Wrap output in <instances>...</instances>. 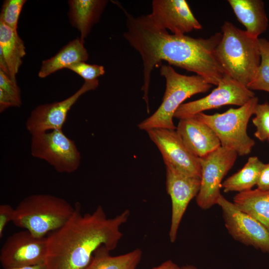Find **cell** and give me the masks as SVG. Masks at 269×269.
Instances as JSON below:
<instances>
[{
  "label": "cell",
  "mask_w": 269,
  "mask_h": 269,
  "mask_svg": "<svg viewBox=\"0 0 269 269\" xmlns=\"http://www.w3.org/2000/svg\"><path fill=\"white\" fill-rule=\"evenodd\" d=\"M74 210L75 207L63 198L48 194H32L18 203L12 223L35 237L43 238L62 227Z\"/></svg>",
  "instance_id": "277c9868"
},
{
  "label": "cell",
  "mask_w": 269,
  "mask_h": 269,
  "mask_svg": "<svg viewBox=\"0 0 269 269\" xmlns=\"http://www.w3.org/2000/svg\"><path fill=\"white\" fill-rule=\"evenodd\" d=\"M98 80L85 81L74 94L61 101L36 107L26 120V130L32 135L55 130H62L68 112L79 98L85 93L95 90Z\"/></svg>",
  "instance_id": "5bb4252c"
},
{
  "label": "cell",
  "mask_w": 269,
  "mask_h": 269,
  "mask_svg": "<svg viewBox=\"0 0 269 269\" xmlns=\"http://www.w3.org/2000/svg\"><path fill=\"white\" fill-rule=\"evenodd\" d=\"M254 97L253 91L225 74L209 95L181 105L174 113V118L181 120L228 105L241 107Z\"/></svg>",
  "instance_id": "30bf717a"
},
{
  "label": "cell",
  "mask_w": 269,
  "mask_h": 269,
  "mask_svg": "<svg viewBox=\"0 0 269 269\" xmlns=\"http://www.w3.org/2000/svg\"><path fill=\"white\" fill-rule=\"evenodd\" d=\"M152 269H181V267H179L172 261L168 260Z\"/></svg>",
  "instance_id": "1f68e13d"
},
{
  "label": "cell",
  "mask_w": 269,
  "mask_h": 269,
  "mask_svg": "<svg viewBox=\"0 0 269 269\" xmlns=\"http://www.w3.org/2000/svg\"><path fill=\"white\" fill-rule=\"evenodd\" d=\"M216 56L225 74L246 87L254 79L261 63L259 38L250 36L229 21L222 26Z\"/></svg>",
  "instance_id": "3957f363"
},
{
  "label": "cell",
  "mask_w": 269,
  "mask_h": 269,
  "mask_svg": "<svg viewBox=\"0 0 269 269\" xmlns=\"http://www.w3.org/2000/svg\"><path fill=\"white\" fill-rule=\"evenodd\" d=\"M126 209L113 218H108L102 206L92 213L83 214L77 202L68 221L47 237V269H84L95 251L105 246L110 251L123 237L121 227L128 220Z\"/></svg>",
  "instance_id": "7a4b0ae2"
},
{
  "label": "cell",
  "mask_w": 269,
  "mask_h": 269,
  "mask_svg": "<svg viewBox=\"0 0 269 269\" xmlns=\"http://www.w3.org/2000/svg\"><path fill=\"white\" fill-rule=\"evenodd\" d=\"M160 73L166 81L162 103L152 115L137 126L140 130L146 132L155 128L175 130L173 118L179 107L187 99L205 93L212 86L199 75L187 76L177 73L170 65H161Z\"/></svg>",
  "instance_id": "5b68a950"
},
{
  "label": "cell",
  "mask_w": 269,
  "mask_h": 269,
  "mask_svg": "<svg viewBox=\"0 0 269 269\" xmlns=\"http://www.w3.org/2000/svg\"><path fill=\"white\" fill-rule=\"evenodd\" d=\"M88 53L80 38L69 42L57 53L49 59L44 60L38 72L40 78H45L63 68H68L75 64L85 62Z\"/></svg>",
  "instance_id": "ffe728a7"
},
{
  "label": "cell",
  "mask_w": 269,
  "mask_h": 269,
  "mask_svg": "<svg viewBox=\"0 0 269 269\" xmlns=\"http://www.w3.org/2000/svg\"><path fill=\"white\" fill-rule=\"evenodd\" d=\"M238 155L235 151L221 146L199 158L201 183L196 200L200 208L206 210L217 204L221 195L222 181L233 166Z\"/></svg>",
  "instance_id": "ba28073f"
},
{
  "label": "cell",
  "mask_w": 269,
  "mask_h": 269,
  "mask_svg": "<svg viewBox=\"0 0 269 269\" xmlns=\"http://www.w3.org/2000/svg\"><path fill=\"white\" fill-rule=\"evenodd\" d=\"M25 0H6L3 2L0 21L17 31L19 16Z\"/></svg>",
  "instance_id": "484cf974"
},
{
  "label": "cell",
  "mask_w": 269,
  "mask_h": 269,
  "mask_svg": "<svg viewBox=\"0 0 269 269\" xmlns=\"http://www.w3.org/2000/svg\"><path fill=\"white\" fill-rule=\"evenodd\" d=\"M253 119V124L256 127L254 135L260 141L269 140V103L258 104Z\"/></svg>",
  "instance_id": "d4e9b609"
},
{
  "label": "cell",
  "mask_w": 269,
  "mask_h": 269,
  "mask_svg": "<svg viewBox=\"0 0 269 269\" xmlns=\"http://www.w3.org/2000/svg\"><path fill=\"white\" fill-rule=\"evenodd\" d=\"M127 30L125 38L140 54L143 63V99L148 107V91L153 69L165 61L170 65L195 73L217 86L225 73L216 56L222 34L207 38L170 34L157 26L149 16L134 17L125 9Z\"/></svg>",
  "instance_id": "6da1fadb"
},
{
  "label": "cell",
  "mask_w": 269,
  "mask_h": 269,
  "mask_svg": "<svg viewBox=\"0 0 269 269\" xmlns=\"http://www.w3.org/2000/svg\"><path fill=\"white\" fill-rule=\"evenodd\" d=\"M200 178L188 175L175 167L166 165V188L171 200V217L169 238L176 240L179 227L189 203L196 197Z\"/></svg>",
  "instance_id": "4fadbf2b"
},
{
  "label": "cell",
  "mask_w": 269,
  "mask_h": 269,
  "mask_svg": "<svg viewBox=\"0 0 269 269\" xmlns=\"http://www.w3.org/2000/svg\"><path fill=\"white\" fill-rule=\"evenodd\" d=\"M15 215V209L8 204L0 205V238L3 235L4 229L6 225L13 221Z\"/></svg>",
  "instance_id": "f1b7e54d"
},
{
  "label": "cell",
  "mask_w": 269,
  "mask_h": 269,
  "mask_svg": "<svg viewBox=\"0 0 269 269\" xmlns=\"http://www.w3.org/2000/svg\"><path fill=\"white\" fill-rule=\"evenodd\" d=\"M217 205L222 210L225 227L234 239L269 253V231L267 229L222 194Z\"/></svg>",
  "instance_id": "9c48e42d"
},
{
  "label": "cell",
  "mask_w": 269,
  "mask_h": 269,
  "mask_svg": "<svg viewBox=\"0 0 269 269\" xmlns=\"http://www.w3.org/2000/svg\"><path fill=\"white\" fill-rule=\"evenodd\" d=\"M148 15L157 26L174 35H185L202 28L184 0H152V12Z\"/></svg>",
  "instance_id": "9a60e30c"
},
{
  "label": "cell",
  "mask_w": 269,
  "mask_h": 269,
  "mask_svg": "<svg viewBox=\"0 0 269 269\" xmlns=\"http://www.w3.org/2000/svg\"><path fill=\"white\" fill-rule=\"evenodd\" d=\"M258 103V98L254 97L238 108H230L221 114L200 113L195 116L215 133L221 146L244 156L249 154L255 145V140L248 134L247 127Z\"/></svg>",
  "instance_id": "8992f818"
},
{
  "label": "cell",
  "mask_w": 269,
  "mask_h": 269,
  "mask_svg": "<svg viewBox=\"0 0 269 269\" xmlns=\"http://www.w3.org/2000/svg\"><path fill=\"white\" fill-rule=\"evenodd\" d=\"M176 131L190 151L199 158L221 146L215 133L195 115L179 120Z\"/></svg>",
  "instance_id": "2e32d148"
},
{
  "label": "cell",
  "mask_w": 269,
  "mask_h": 269,
  "mask_svg": "<svg viewBox=\"0 0 269 269\" xmlns=\"http://www.w3.org/2000/svg\"><path fill=\"white\" fill-rule=\"evenodd\" d=\"M146 132L159 149L165 165L173 166L188 175L201 178L199 158L188 148L176 130L155 128Z\"/></svg>",
  "instance_id": "7c38bea8"
},
{
  "label": "cell",
  "mask_w": 269,
  "mask_h": 269,
  "mask_svg": "<svg viewBox=\"0 0 269 269\" xmlns=\"http://www.w3.org/2000/svg\"><path fill=\"white\" fill-rule=\"evenodd\" d=\"M26 54L24 42L17 31L0 21V55L4 59L10 79L16 83L15 76Z\"/></svg>",
  "instance_id": "ac0fdd59"
},
{
  "label": "cell",
  "mask_w": 269,
  "mask_h": 269,
  "mask_svg": "<svg viewBox=\"0 0 269 269\" xmlns=\"http://www.w3.org/2000/svg\"><path fill=\"white\" fill-rule=\"evenodd\" d=\"M20 105L12 97L0 88V112L10 107H19Z\"/></svg>",
  "instance_id": "f546056e"
},
{
  "label": "cell",
  "mask_w": 269,
  "mask_h": 269,
  "mask_svg": "<svg viewBox=\"0 0 269 269\" xmlns=\"http://www.w3.org/2000/svg\"><path fill=\"white\" fill-rule=\"evenodd\" d=\"M107 3V1L102 0L68 1L71 22L80 31L83 42L93 25L98 21Z\"/></svg>",
  "instance_id": "d6986e66"
},
{
  "label": "cell",
  "mask_w": 269,
  "mask_h": 269,
  "mask_svg": "<svg viewBox=\"0 0 269 269\" xmlns=\"http://www.w3.org/2000/svg\"><path fill=\"white\" fill-rule=\"evenodd\" d=\"M0 88L15 99L20 105V89L16 83L12 81L3 72L0 70Z\"/></svg>",
  "instance_id": "83f0119b"
},
{
  "label": "cell",
  "mask_w": 269,
  "mask_h": 269,
  "mask_svg": "<svg viewBox=\"0 0 269 269\" xmlns=\"http://www.w3.org/2000/svg\"><path fill=\"white\" fill-rule=\"evenodd\" d=\"M68 69L83 78L85 81H93L105 73L104 67L101 65L89 64L81 62L69 67Z\"/></svg>",
  "instance_id": "4316f807"
},
{
  "label": "cell",
  "mask_w": 269,
  "mask_h": 269,
  "mask_svg": "<svg viewBox=\"0 0 269 269\" xmlns=\"http://www.w3.org/2000/svg\"><path fill=\"white\" fill-rule=\"evenodd\" d=\"M233 202L269 231V190L257 188L238 193Z\"/></svg>",
  "instance_id": "44dd1931"
},
{
  "label": "cell",
  "mask_w": 269,
  "mask_h": 269,
  "mask_svg": "<svg viewBox=\"0 0 269 269\" xmlns=\"http://www.w3.org/2000/svg\"><path fill=\"white\" fill-rule=\"evenodd\" d=\"M265 164L257 156L250 157L242 169L222 183L224 192L240 193L252 189L257 185Z\"/></svg>",
  "instance_id": "603a6c76"
},
{
  "label": "cell",
  "mask_w": 269,
  "mask_h": 269,
  "mask_svg": "<svg viewBox=\"0 0 269 269\" xmlns=\"http://www.w3.org/2000/svg\"><path fill=\"white\" fill-rule=\"evenodd\" d=\"M31 155L46 161L59 173H72L78 169L81 155L75 142L62 130L31 135Z\"/></svg>",
  "instance_id": "52a82bcc"
},
{
  "label": "cell",
  "mask_w": 269,
  "mask_h": 269,
  "mask_svg": "<svg viewBox=\"0 0 269 269\" xmlns=\"http://www.w3.org/2000/svg\"><path fill=\"white\" fill-rule=\"evenodd\" d=\"M110 252L105 246L100 247L84 269H135L142 256L139 248L116 256H111Z\"/></svg>",
  "instance_id": "7402d4cb"
},
{
  "label": "cell",
  "mask_w": 269,
  "mask_h": 269,
  "mask_svg": "<svg viewBox=\"0 0 269 269\" xmlns=\"http://www.w3.org/2000/svg\"><path fill=\"white\" fill-rule=\"evenodd\" d=\"M261 63L257 74L247 88L250 90H262L269 93V41L259 38Z\"/></svg>",
  "instance_id": "cb8c5ba5"
},
{
  "label": "cell",
  "mask_w": 269,
  "mask_h": 269,
  "mask_svg": "<svg viewBox=\"0 0 269 269\" xmlns=\"http://www.w3.org/2000/svg\"><path fill=\"white\" fill-rule=\"evenodd\" d=\"M181 269H197L194 266H191V265H187V266H185L182 267H181Z\"/></svg>",
  "instance_id": "836d02e7"
},
{
  "label": "cell",
  "mask_w": 269,
  "mask_h": 269,
  "mask_svg": "<svg viewBox=\"0 0 269 269\" xmlns=\"http://www.w3.org/2000/svg\"><path fill=\"white\" fill-rule=\"evenodd\" d=\"M238 20L246 27L251 36L259 38L268 27L269 20L264 3L261 0H229Z\"/></svg>",
  "instance_id": "e0dca14e"
},
{
  "label": "cell",
  "mask_w": 269,
  "mask_h": 269,
  "mask_svg": "<svg viewBox=\"0 0 269 269\" xmlns=\"http://www.w3.org/2000/svg\"><path fill=\"white\" fill-rule=\"evenodd\" d=\"M2 269H47V268L46 264L44 263L35 265H32V266H25V267H17V268H5V269L2 268Z\"/></svg>",
  "instance_id": "d6a6232c"
},
{
  "label": "cell",
  "mask_w": 269,
  "mask_h": 269,
  "mask_svg": "<svg viewBox=\"0 0 269 269\" xmlns=\"http://www.w3.org/2000/svg\"><path fill=\"white\" fill-rule=\"evenodd\" d=\"M47 252V237L37 238L25 230L7 238L0 250V262L3 269L40 264L45 262Z\"/></svg>",
  "instance_id": "8fae6325"
},
{
  "label": "cell",
  "mask_w": 269,
  "mask_h": 269,
  "mask_svg": "<svg viewBox=\"0 0 269 269\" xmlns=\"http://www.w3.org/2000/svg\"><path fill=\"white\" fill-rule=\"evenodd\" d=\"M257 186V188L260 190H269V163L265 164Z\"/></svg>",
  "instance_id": "4dcf8cb0"
}]
</instances>
